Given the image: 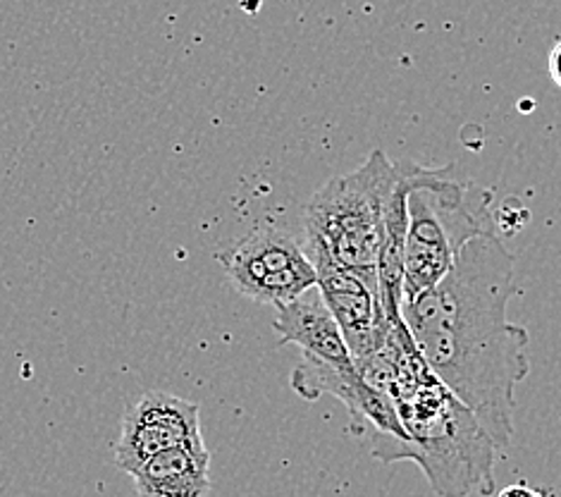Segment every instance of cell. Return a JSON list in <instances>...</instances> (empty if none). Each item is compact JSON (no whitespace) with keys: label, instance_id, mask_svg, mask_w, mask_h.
<instances>
[{"label":"cell","instance_id":"cell-8","mask_svg":"<svg viewBox=\"0 0 561 497\" xmlns=\"http://www.w3.org/2000/svg\"><path fill=\"white\" fill-rule=\"evenodd\" d=\"M275 332L279 344H297L301 357L340 369L356 366L337 320L330 314L318 287L304 292L299 300L285 306H277Z\"/></svg>","mask_w":561,"mask_h":497},{"label":"cell","instance_id":"cell-11","mask_svg":"<svg viewBox=\"0 0 561 497\" xmlns=\"http://www.w3.org/2000/svg\"><path fill=\"white\" fill-rule=\"evenodd\" d=\"M497 497H545V493L526 486V483H514V486H506L504 490H500Z\"/></svg>","mask_w":561,"mask_h":497},{"label":"cell","instance_id":"cell-10","mask_svg":"<svg viewBox=\"0 0 561 497\" xmlns=\"http://www.w3.org/2000/svg\"><path fill=\"white\" fill-rule=\"evenodd\" d=\"M547 70H550L552 82L561 89V38L550 50V58H547Z\"/></svg>","mask_w":561,"mask_h":497},{"label":"cell","instance_id":"cell-4","mask_svg":"<svg viewBox=\"0 0 561 497\" xmlns=\"http://www.w3.org/2000/svg\"><path fill=\"white\" fill-rule=\"evenodd\" d=\"M397 180L399 163L382 151L328 180L304 208L306 249L325 251L340 266L378 278L385 208Z\"/></svg>","mask_w":561,"mask_h":497},{"label":"cell","instance_id":"cell-5","mask_svg":"<svg viewBox=\"0 0 561 497\" xmlns=\"http://www.w3.org/2000/svg\"><path fill=\"white\" fill-rule=\"evenodd\" d=\"M234 290L259 304L285 306L318 285L309 253L291 235L263 227L218 253Z\"/></svg>","mask_w":561,"mask_h":497},{"label":"cell","instance_id":"cell-2","mask_svg":"<svg viewBox=\"0 0 561 497\" xmlns=\"http://www.w3.org/2000/svg\"><path fill=\"white\" fill-rule=\"evenodd\" d=\"M397 373L390 387L427 483L437 497L492 495L500 448L478 416L427 366L407 326L394 332Z\"/></svg>","mask_w":561,"mask_h":497},{"label":"cell","instance_id":"cell-6","mask_svg":"<svg viewBox=\"0 0 561 497\" xmlns=\"http://www.w3.org/2000/svg\"><path fill=\"white\" fill-rule=\"evenodd\" d=\"M306 253L316 266L320 297L335 316L354 361L382 349L397 326L387 318L378 278L340 266L325 251L306 249Z\"/></svg>","mask_w":561,"mask_h":497},{"label":"cell","instance_id":"cell-7","mask_svg":"<svg viewBox=\"0 0 561 497\" xmlns=\"http://www.w3.org/2000/svg\"><path fill=\"white\" fill-rule=\"evenodd\" d=\"M198 405L163 389H153L131 402L123 416L115 442V464L129 476L151 456L186 442L204 440Z\"/></svg>","mask_w":561,"mask_h":497},{"label":"cell","instance_id":"cell-1","mask_svg":"<svg viewBox=\"0 0 561 497\" xmlns=\"http://www.w3.org/2000/svg\"><path fill=\"white\" fill-rule=\"evenodd\" d=\"M516 294V257L490 230L461 249L439 285L402 304V320L427 366L500 450L512 445L516 385L530 373L528 330L506 318Z\"/></svg>","mask_w":561,"mask_h":497},{"label":"cell","instance_id":"cell-9","mask_svg":"<svg viewBox=\"0 0 561 497\" xmlns=\"http://www.w3.org/2000/svg\"><path fill=\"white\" fill-rule=\"evenodd\" d=\"M139 497H206L210 493V452L204 440L151 456L135 474Z\"/></svg>","mask_w":561,"mask_h":497},{"label":"cell","instance_id":"cell-3","mask_svg":"<svg viewBox=\"0 0 561 497\" xmlns=\"http://www.w3.org/2000/svg\"><path fill=\"white\" fill-rule=\"evenodd\" d=\"M490 199L488 190L459 182L449 168H419L409 192L404 302L439 285L473 237L497 230Z\"/></svg>","mask_w":561,"mask_h":497}]
</instances>
